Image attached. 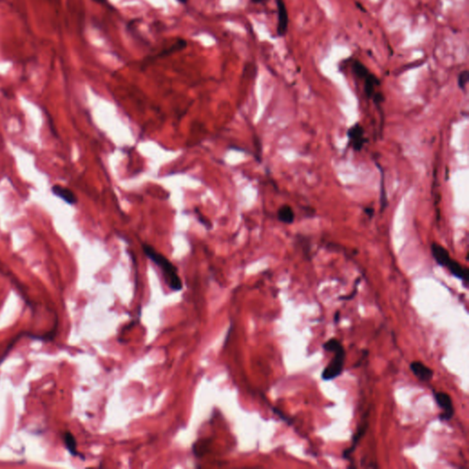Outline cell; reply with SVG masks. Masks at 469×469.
I'll use <instances>...</instances> for the list:
<instances>
[{
  "label": "cell",
  "mask_w": 469,
  "mask_h": 469,
  "mask_svg": "<svg viewBox=\"0 0 469 469\" xmlns=\"http://www.w3.org/2000/svg\"><path fill=\"white\" fill-rule=\"evenodd\" d=\"M469 81V73L468 71L464 70L462 71L460 74L458 75V77H457V85H458V87L464 91L465 90V87L467 86Z\"/></svg>",
  "instance_id": "cell-14"
},
{
  "label": "cell",
  "mask_w": 469,
  "mask_h": 469,
  "mask_svg": "<svg viewBox=\"0 0 469 469\" xmlns=\"http://www.w3.org/2000/svg\"><path fill=\"white\" fill-rule=\"evenodd\" d=\"M64 441H65V445H66V448L68 449V451L70 452L73 455H78L79 453L77 452L76 450V438L75 436L69 432V431H66L64 434Z\"/></svg>",
  "instance_id": "cell-13"
},
{
  "label": "cell",
  "mask_w": 469,
  "mask_h": 469,
  "mask_svg": "<svg viewBox=\"0 0 469 469\" xmlns=\"http://www.w3.org/2000/svg\"><path fill=\"white\" fill-rule=\"evenodd\" d=\"M410 368L414 376L422 382H428L433 377V370L421 361L411 362Z\"/></svg>",
  "instance_id": "cell-7"
},
{
  "label": "cell",
  "mask_w": 469,
  "mask_h": 469,
  "mask_svg": "<svg viewBox=\"0 0 469 469\" xmlns=\"http://www.w3.org/2000/svg\"><path fill=\"white\" fill-rule=\"evenodd\" d=\"M178 1L179 2H181V3H183V4H184V3H186V2L188 1V0H178Z\"/></svg>",
  "instance_id": "cell-18"
},
{
  "label": "cell",
  "mask_w": 469,
  "mask_h": 469,
  "mask_svg": "<svg viewBox=\"0 0 469 469\" xmlns=\"http://www.w3.org/2000/svg\"><path fill=\"white\" fill-rule=\"evenodd\" d=\"M431 252L432 258L436 261L437 264L443 268H447L453 259L451 258L447 249L443 248L442 245L436 242L431 244Z\"/></svg>",
  "instance_id": "cell-6"
},
{
  "label": "cell",
  "mask_w": 469,
  "mask_h": 469,
  "mask_svg": "<svg viewBox=\"0 0 469 469\" xmlns=\"http://www.w3.org/2000/svg\"><path fill=\"white\" fill-rule=\"evenodd\" d=\"M346 136L351 148L353 149V151L357 152L361 151L367 142L365 129L359 122H356L349 127V129L346 131Z\"/></svg>",
  "instance_id": "cell-3"
},
{
  "label": "cell",
  "mask_w": 469,
  "mask_h": 469,
  "mask_svg": "<svg viewBox=\"0 0 469 469\" xmlns=\"http://www.w3.org/2000/svg\"><path fill=\"white\" fill-rule=\"evenodd\" d=\"M142 248L146 256L161 268L166 283L171 290L181 291L183 289V281L179 277L177 268L166 257L156 251L151 245L142 244Z\"/></svg>",
  "instance_id": "cell-1"
},
{
  "label": "cell",
  "mask_w": 469,
  "mask_h": 469,
  "mask_svg": "<svg viewBox=\"0 0 469 469\" xmlns=\"http://www.w3.org/2000/svg\"><path fill=\"white\" fill-rule=\"evenodd\" d=\"M324 350L334 353V357L322 372V378L325 381L333 380L339 377L344 370L345 366V351L339 340L331 338L323 345Z\"/></svg>",
  "instance_id": "cell-2"
},
{
  "label": "cell",
  "mask_w": 469,
  "mask_h": 469,
  "mask_svg": "<svg viewBox=\"0 0 469 469\" xmlns=\"http://www.w3.org/2000/svg\"><path fill=\"white\" fill-rule=\"evenodd\" d=\"M251 1L255 4H259V3H263L266 0H251Z\"/></svg>",
  "instance_id": "cell-17"
},
{
  "label": "cell",
  "mask_w": 469,
  "mask_h": 469,
  "mask_svg": "<svg viewBox=\"0 0 469 469\" xmlns=\"http://www.w3.org/2000/svg\"><path fill=\"white\" fill-rule=\"evenodd\" d=\"M367 426H368V423H367V421H365V422H363L361 425L359 426L358 430L356 431V433H355V435H354V437H353V444L351 445L350 448L346 449L345 451H344V453H343V454H344V457H345V458H348V456H350L351 453H353V452L355 451V449H356V446H357L358 442H359V441L361 440L362 437L364 436V434L366 433V431H367Z\"/></svg>",
  "instance_id": "cell-12"
},
{
  "label": "cell",
  "mask_w": 469,
  "mask_h": 469,
  "mask_svg": "<svg viewBox=\"0 0 469 469\" xmlns=\"http://www.w3.org/2000/svg\"><path fill=\"white\" fill-rule=\"evenodd\" d=\"M339 311H338L337 313H335V315H334V323H335V324H337V323L339 322Z\"/></svg>",
  "instance_id": "cell-15"
},
{
  "label": "cell",
  "mask_w": 469,
  "mask_h": 469,
  "mask_svg": "<svg viewBox=\"0 0 469 469\" xmlns=\"http://www.w3.org/2000/svg\"><path fill=\"white\" fill-rule=\"evenodd\" d=\"M187 46V44L186 42L184 41V40H178L177 43L173 44L171 47H169L168 49H164L162 50V52L160 54H156L152 57H150L148 59L145 60V63H147V65L151 64L153 61L155 60H158L159 58H163V57H166V56H169V55H172V54L176 53V52H180L182 51L183 49L185 48Z\"/></svg>",
  "instance_id": "cell-10"
},
{
  "label": "cell",
  "mask_w": 469,
  "mask_h": 469,
  "mask_svg": "<svg viewBox=\"0 0 469 469\" xmlns=\"http://www.w3.org/2000/svg\"><path fill=\"white\" fill-rule=\"evenodd\" d=\"M278 10V25L277 33L280 37L285 36L289 27V15L283 0H275Z\"/></svg>",
  "instance_id": "cell-5"
},
{
  "label": "cell",
  "mask_w": 469,
  "mask_h": 469,
  "mask_svg": "<svg viewBox=\"0 0 469 469\" xmlns=\"http://www.w3.org/2000/svg\"><path fill=\"white\" fill-rule=\"evenodd\" d=\"M94 1H97V3H100V4H108V0H94Z\"/></svg>",
  "instance_id": "cell-16"
},
{
  "label": "cell",
  "mask_w": 469,
  "mask_h": 469,
  "mask_svg": "<svg viewBox=\"0 0 469 469\" xmlns=\"http://www.w3.org/2000/svg\"><path fill=\"white\" fill-rule=\"evenodd\" d=\"M52 192L54 193V195L58 196L59 198L64 200L65 203L69 205H76L77 203V197H76L75 193L67 187H64L59 184L54 185L52 188Z\"/></svg>",
  "instance_id": "cell-9"
},
{
  "label": "cell",
  "mask_w": 469,
  "mask_h": 469,
  "mask_svg": "<svg viewBox=\"0 0 469 469\" xmlns=\"http://www.w3.org/2000/svg\"><path fill=\"white\" fill-rule=\"evenodd\" d=\"M434 399L442 410V413L439 414V419L441 421H450L454 415V408L450 395L442 391L434 392Z\"/></svg>",
  "instance_id": "cell-4"
},
{
  "label": "cell",
  "mask_w": 469,
  "mask_h": 469,
  "mask_svg": "<svg viewBox=\"0 0 469 469\" xmlns=\"http://www.w3.org/2000/svg\"><path fill=\"white\" fill-rule=\"evenodd\" d=\"M277 217L279 221L286 224V225H291L295 219V214L294 210L292 209L291 205H283L278 209L277 212Z\"/></svg>",
  "instance_id": "cell-11"
},
{
  "label": "cell",
  "mask_w": 469,
  "mask_h": 469,
  "mask_svg": "<svg viewBox=\"0 0 469 469\" xmlns=\"http://www.w3.org/2000/svg\"><path fill=\"white\" fill-rule=\"evenodd\" d=\"M363 87L364 92L368 99H372L374 95L376 94V88L380 86V80L377 76L372 74L371 72L367 75L363 80Z\"/></svg>",
  "instance_id": "cell-8"
}]
</instances>
